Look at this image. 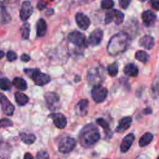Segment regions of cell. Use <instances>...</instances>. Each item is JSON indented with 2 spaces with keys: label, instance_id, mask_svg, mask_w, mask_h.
I'll list each match as a JSON object with an SVG mask.
<instances>
[{
  "label": "cell",
  "instance_id": "6da1fadb",
  "mask_svg": "<svg viewBox=\"0 0 159 159\" xmlns=\"http://www.w3.org/2000/svg\"><path fill=\"white\" fill-rule=\"evenodd\" d=\"M130 43V37L125 32L117 33L113 36L107 44V52L111 56H116L127 50Z\"/></svg>",
  "mask_w": 159,
  "mask_h": 159
},
{
  "label": "cell",
  "instance_id": "7a4b0ae2",
  "mask_svg": "<svg viewBox=\"0 0 159 159\" xmlns=\"http://www.w3.org/2000/svg\"><path fill=\"white\" fill-rule=\"evenodd\" d=\"M100 134L97 127L93 124H89L81 130L79 135V142L84 148H91L99 141Z\"/></svg>",
  "mask_w": 159,
  "mask_h": 159
},
{
  "label": "cell",
  "instance_id": "3957f363",
  "mask_svg": "<svg viewBox=\"0 0 159 159\" xmlns=\"http://www.w3.org/2000/svg\"><path fill=\"white\" fill-rule=\"evenodd\" d=\"M24 72L39 86H43L51 82V77L45 73L41 72L37 68H26Z\"/></svg>",
  "mask_w": 159,
  "mask_h": 159
},
{
  "label": "cell",
  "instance_id": "277c9868",
  "mask_svg": "<svg viewBox=\"0 0 159 159\" xmlns=\"http://www.w3.org/2000/svg\"><path fill=\"white\" fill-rule=\"evenodd\" d=\"M87 79H88L89 83L93 85V86L100 85L101 82H102V79H103L102 68L100 66V65L96 64V65H93L91 68H89Z\"/></svg>",
  "mask_w": 159,
  "mask_h": 159
},
{
  "label": "cell",
  "instance_id": "5b68a950",
  "mask_svg": "<svg viewBox=\"0 0 159 159\" xmlns=\"http://www.w3.org/2000/svg\"><path fill=\"white\" fill-rule=\"evenodd\" d=\"M76 146V141L71 137H63L57 143L58 151L61 153H69Z\"/></svg>",
  "mask_w": 159,
  "mask_h": 159
},
{
  "label": "cell",
  "instance_id": "8992f818",
  "mask_svg": "<svg viewBox=\"0 0 159 159\" xmlns=\"http://www.w3.org/2000/svg\"><path fill=\"white\" fill-rule=\"evenodd\" d=\"M124 14L122 12L117 9H111L106 13L105 16V23H109L114 22L116 25H120L124 22Z\"/></svg>",
  "mask_w": 159,
  "mask_h": 159
},
{
  "label": "cell",
  "instance_id": "52a82bcc",
  "mask_svg": "<svg viewBox=\"0 0 159 159\" xmlns=\"http://www.w3.org/2000/svg\"><path fill=\"white\" fill-rule=\"evenodd\" d=\"M91 95L93 100L96 103H100V102H103L106 99V98L107 97L108 90H107V88L102 86L101 85H94L93 88L92 89Z\"/></svg>",
  "mask_w": 159,
  "mask_h": 159
},
{
  "label": "cell",
  "instance_id": "ba28073f",
  "mask_svg": "<svg viewBox=\"0 0 159 159\" xmlns=\"http://www.w3.org/2000/svg\"><path fill=\"white\" fill-rule=\"evenodd\" d=\"M68 39L71 43L79 48L86 47V40H85V35L79 31L75 30L70 33L68 36Z\"/></svg>",
  "mask_w": 159,
  "mask_h": 159
},
{
  "label": "cell",
  "instance_id": "9c48e42d",
  "mask_svg": "<svg viewBox=\"0 0 159 159\" xmlns=\"http://www.w3.org/2000/svg\"><path fill=\"white\" fill-rule=\"evenodd\" d=\"M45 101L48 105V107L51 111H55L59 108L60 105V98L59 96L55 93H47L44 95Z\"/></svg>",
  "mask_w": 159,
  "mask_h": 159
},
{
  "label": "cell",
  "instance_id": "30bf717a",
  "mask_svg": "<svg viewBox=\"0 0 159 159\" xmlns=\"http://www.w3.org/2000/svg\"><path fill=\"white\" fill-rule=\"evenodd\" d=\"M0 104H1L2 110L5 114L7 116H12L13 114L15 107L2 93H0Z\"/></svg>",
  "mask_w": 159,
  "mask_h": 159
},
{
  "label": "cell",
  "instance_id": "8fae6325",
  "mask_svg": "<svg viewBox=\"0 0 159 159\" xmlns=\"http://www.w3.org/2000/svg\"><path fill=\"white\" fill-rule=\"evenodd\" d=\"M50 118H51L54 122V124L59 129H63L67 125V119L62 113H52L49 115Z\"/></svg>",
  "mask_w": 159,
  "mask_h": 159
},
{
  "label": "cell",
  "instance_id": "7c38bea8",
  "mask_svg": "<svg viewBox=\"0 0 159 159\" xmlns=\"http://www.w3.org/2000/svg\"><path fill=\"white\" fill-rule=\"evenodd\" d=\"M33 12H34V9L31 5L30 2L29 1H25L23 2L22 5V8L20 9V16L23 21L28 20L29 17L32 15Z\"/></svg>",
  "mask_w": 159,
  "mask_h": 159
},
{
  "label": "cell",
  "instance_id": "4fadbf2b",
  "mask_svg": "<svg viewBox=\"0 0 159 159\" xmlns=\"http://www.w3.org/2000/svg\"><path fill=\"white\" fill-rule=\"evenodd\" d=\"M75 21L77 23V25L81 30H85L88 29L90 26V20L87 16L83 14L82 12H78L75 15Z\"/></svg>",
  "mask_w": 159,
  "mask_h": 159
},
{
  "label": "cell",
  "instance_id": "5bb4252c",
  "mask_svg": "<svg viewBox=\"0 0 159 159\" xmlns=\"http://www.w3.org/2000/svg\"><path fill=\"white\" fill-rule=\"evenodd\" d=\"M142 21L143 23L144 24V26L149 27V26H152L154 23L156 21V14L155 12H153L151 10H147L144 11L142 13Z\"/></svg>",
  "mask_w": 159,
  "mask_h": 159
},
{
  "label": "cell",
  "instance_id": "9a60e30c",
  "mask_svg": "<svg viewBox=\"0 0 159 159\" xmlns=\"http://www.w3.org/2000/svg\"><path fill=\"white\" fill-rule=\"evenodd\" d=\"M103 37V32L101 29H96L93 31L89 37V42L92 46H96L99 44Z\"/></svg>",
  "mask_w": 159,
  "mask_h": 159
},
{
  "label": "cell",
  "instance_id": "2e32d148",
  "mask_svg": "<svg viewBox=\"0 0 159 159\" xmlns=\"http://www.w3.org/2000/svg\"><path fill=\"white\" fill-rule=\"evenodd\" d=\"M89 101L86 99H82L79 101L75 107L76 114L79 116H85L88 113Z\"/></svg>",
  "mask_w": 159,
  "mask_h": 159
},
{
  "label": "cell",
  "instance_id": "e0dca14e",
  "mask_svg": "<svg viewBox=\"0 0 159 159\" xmlns=\"http://www.w3.org/2000/svg\"><path fill=\"white\" fill-rule=\"evenodd\" d=\"M135 136L134 134H129L127 136L124 137V138L123 139L122 143L120 144V151L123 153H126L129 151V149L130 148V147L133 144L134 141Z\"/></svg>",
  "mask_w": 159,
  "mask_h": 159
},
{
  "label": "cell",
  "instance_id": "ac0fdd59",
  "mask_svg": "<svg viewBox=\"0 0 159 159\" xmlns=\"http://www.w3.org/2000/svg\"><path fill=\"white\" fill-rule=\"evenodd\" d=\"M139 45L146 50H151L155 46V39L150 35H145L139 40Z\"/></svg>",
  "mask_w": 159,
  "mask_h": 159
},
{
  "label": "cell",
  "instance_id": "d6986e66",
  "mask_svg": "<svg viewBox=\"0 0 159 159\" xmlns=\"http://www.w3.org/2000/svg\"><path fill=\"white\" fill-rule=\"evenodd\" d=\"M132 123V118L130 116H125L120 120L119 125L116 128V131L118 133H123L126 131L130 127Z\"/></svg>",
  "mask_w": 159,
  "mask_h": 159
},
{
  "label": "cell",
  "instance_id": "ffe728a7",
  "mask_svg": "<svg viewBox=\"0 0 159 159\" xmlns=\"http://www.w3.org/2000/svg\"><path fill=\"white\" fill-rule=\"evenodd\" d=\"M11 20L10 15L8 12L7 9L0 2V27L7 24Z\"/></svg>",
  "mask_w": 159,
  "mask_h": 159
},
{
  "label": "cell",
  "instance_id": "44dd1931",
  "mask_svg": "<svg viewBox=\"0 0 159 159\" xmlns=\"http://www.w3.org/2000/svg\"><path fill=\"white\" fill-rule=\"evenodd\" d=\"M47 23L43 19H40L37 23V37H43L47 33Z\"/></svg>",
  "mask_w": 159,
  "mask_h": 159
},
{
  "label": "cell",
  "instance_id": "7402d4cb",
  "mask_svg": "<svg viewBox=\"0 0 159 159\" xmlns=\"http://www.w3.org/2000/svg\"><path fill=\"white\" fill-rule=\"evenodd\" d=\"M124 73H125L127 75L130 76V77H136L138 76V72H139V70L137 65H135L134 64H128L125 66L124 68Z\"/></svg>",
  "mask_w": 159,
  "mask_h": 159
},
{
  "label": "cell",
  "instance_id": "603a6c76",
  "mask_svg": "<svg viewBox=\"0 0 159 159\" xmlns=\"http://www.w3.org/2000/svg\"><path fill=\"white\" fill-rule=\"evenodd\" d=\"M11 152V148L9 144L0 143V159H8Z\"/></svg>",
  "mask_w": 159,
  "mask_h": 159
},
{
  "label": "cell",
  "instance_id": "cb8c5ba5",
  "mask_svg": "<svg viewBox=\"0 0 159 159\" xmlns=\"http://www.w3.org/2000/svg\"><path fill=\"white\" fill-rule=\"evenodd\" d=\"M153 134L152 133H145L139 140V145L140 147H145V146L148 145L153 140Z\"/></svg>",
  "mask_w": 159,
  "mask_h": 159
},
{
  "label": "cell",
  "instance_id": "d4e9b609",
  "mask_svg": "<svg viewBox=\"0 0 159 159\" xmlns=\"http://www.w3.org/2000/svg\"><path fill=\"white\" fill-rule=\"evenodd\" d=\"M15 99L16 103L19 106H20V107L26 105L28 102V101H29L27 96L25 94H23V93H20V92H16L15 93Z\"/></svg>",
  "mask_w": 159,
  "mask_h": 159
},
{
  "label": "cell",
  "instance_id": "484cf974",
  "mask_svg": "<svg viewBox=\"0 0 159 159\" xmlns=\"http://www.w3.org/2000/svg\"><path fill=\"white\" fill-rule=\"evenodd\" d=\"M12 85L16 89L20 90H26L27 88V84L26 82L22 78H15L12 81Z\"/></svg>",
  "mask_w": 159,
  "mask_h": 159
},
{
  "label": "cell",
  "instance_id": "4316f807",
  "mask_svg": "<svg viewBox=\"0 0 159 159\" xmlns=\"http://www.w3.org/2000/svg\"><path fill=\"white\" fill-rule=\"evenodd\" d=\"M135 58L138 61H139L143 62V63H146V62L148 61L149 58H150V56H149V54L146 51H138L135 54Z\"/></svg>",
  "mask_w": 159,
  "mask_h": 159
},
{
  "label": "cell",
  "instance_id": "83f0119b",
  "mask_svg": "<svg viewBox=\"0 0 159 159\" xmlns=\"http://www.w3.org/2000/svg\"><path fill=\"white\" fill-rule=\"evenodd\" d=\"M22 141L26 144H31L36 141L35 135L33 134H21L20 135Z\"/></svg>",
  "mask_w": 159,
  "mask_h": 159
},
{
  "label": "cell",
  "instance_id": "f1b7e54d",
  "mask_svg": "<svg viewBox=\"0 0 159 159\" xmlns=\"http://www.w3.org/2000/svg\"><path fill=\"white\" fill-rule=\"evenodd\" d=\"M21 35L22 38L23 40H27L30 37V26L28 23H25L23 26H21Z\"/></svg>",
  "mask_w": 159,
  "mask_h": 159
},
{
  "label": "cell",
  "instance_id": "f546056e",
  "mask_svg": "<svg viewBox=\"0 0 159 159\" xmlns=\"http://www.w3.org/2000/svg\"><path fill=\"white\" fill-rule=\"evenodd\" d=\"M12 87V83L7 78L0 79V89L2 90H9Z\"/></svg>",
  "mask_w": 159,
  "mask_h": 159
},
{
  "label": "cell",
  "instance_id": "4dcf8cb0",
  "mask_svg": "<svg viewBox=\"0 0 159 159\" xmlns=\"http://www.w3.org/2000/svg\"><path fill=\"white\" fill-rule=\"evenodd\" d=\"M107 71H108L109 75L112 77H115L118 74V64L116 62L108 65L107 67Z\"/></svg>",
  "mask_w": 159,
  "mask_h": 159
},
{
  "label": "cell",
  "instance_id": "1f68e13d",
  "mask_svg": "<svg viewBox=\"0 0 159 159\" xmlns=\"http://www.w3.org/2000/svg\"><path fill=\"white\" fill-rule=\"evenodd\" d=\"M96 123H97V124H99L100 127H102L107 132H110V130H110V125H109L108 123H107L105 120L102 119V118H99V119L96 120Z\"/></svg>",
  "mask_w": 159,
  "mask_h": 159
},
{
  "label": "cell",
  "instance_id": "d6a6232c",
  "mask_svg": "<svg viewBox=\"0 0 159 159\" xmlns=\"http://www.w3.org/2000/svg\"><path fill=\"white\" fill-rule=\"evenodd\" d=\"M114 6V2L111 0H103L101 2V7L102 9H110L111 8L113 7Z\"/></svg>",
  "mask_w": 159,
  "mask_h": 159
},
{
  "label": "cell",
  "instance_id": "836d02e7",
  "mask_svg": "<svg viewBox=\"0 0 159 159\" xmlns=\"http://www.w3.org/2000/svg\"><path fill=\"white\" fill-rule=\"evenodd\" d=\"M12 122L10 120L7 119V118H4V119L0 120V128L2 127H12Z\"/></svg>",
  "mask_w": 159,
  "mask_h": 159
},
{
  "label": "cell",
  "instance_id": "e575fe53",
  "mask_svg": "<svg viewBox=\"0 0 159 159\" xmlns=\"http://www.w3.org/2000/svg\"><path fill=\"white\" fill-rule=\"evenodd\" d=\"M152 92L153 94L158 95L159 94V79L155 80L152 86Z\"/></svg>",
  "mask_w": 159,
  "mask_h": 159
},
{
  "label": "cell",
  "instance_id": "d590c367",
  "mask_svg": "<svg viewBox=\"0 0 159 159\" xmlns=\"http://www.w3.org/2000/svg\"><path fill=\"white\" fill-rule=\"evenodd\" d=\"M6 57H7V60L9 61H14L17 59V54L14 51H8L7 54H6Z\"/></svg>",
  "mask_w": 159,
  "mask_h": 159
},
{
  "label": "cell",
  "instance_id": "8d00e7d4",
  "mask_svg": "<svg viewBox=\"0 0 159 159\" xmlns=\"http://www.w3.org/2000/svg\"><path fill=\"white\" fill-rule=\"evenodd\" d=\"M37 159H50V157L47 152H45V151H40V152L37 154Z\"/></svg>",
  "mask_w": 159,
  "mask_h": 159
},
{
  "label": "cell",
  "instance_id": "74e56055",
  "mask_svg": "<svg viewBox=\"0 0 159 159\" xmlns=\"http://www.w3.org/2000/svg\"><path fill=\"white\" fill-rule=\"evenodd\" d=\"M130 1H128V0H120L119 1L120 6L124 9H127V7H128V6L130 5Z\"/></svg>",
  "mask_w": 159,
  "mask_h": 159
},
{
  "label": "cell",
  "instance_id": "f35d334b",
  "mask_svg": "<svg viewBox=\"0 0 159 159\" xmlns=\"http://www.w3.org/2000/svg\"><path fill=\"white\" fill-rule=\"evenodd\" d=\"M151 4H152V7L155 10L159 11V1H152Z\"/></svg>",
  "mask_w": 159,
  "mask_h": 159
},
{
  "label": "cell",
  "instance_id": "ab89813d",
  "mask_svg": "<svg viewBox=\"0 0 159 159\" xmlns=\"http://www.w3.org/2000/svg\"><path fill=\"white\" fill-rule=\"evenodd\" d=\"M47 6V3L45 2H39L38 3H37V9H40V10H42V9H43L44 8H46Z\"/></svg>",
  "mask_w": 159,
  "mask_h": 159
},
{
  "label": "cell",
  "instance_id": "60d3db41",
  "mask_svg": "<svg viewBox=\"0 0 159 159\" xmlns=\"http://www.w3.org/2000/svg\"><path fill=\"white\" fill-rule=\"evenodd\" d=\"M20 59H21V61H23L27 62V61H29L30 60V56L28 55V54H22V56H21V57H20Z\"/></svg>",
  "mask_w": 159,
  "mask_h": 159
},
{
  "label": "cell",
  "instance_id": "b9f144b4",
  "mask_svg": "<svg viewBox=\"0 0 159 159\" xmlns=\"http://www.w3.org/2000/svg\"><path fill=\"white\" fill-rule=\"evenodd\" d=\"M23 159H34V157L32 156V155L30 153H26L25 154L24 157H23Z\"/></svg>",
  "mask_w": 159,
  "mask_h": 159
},
{
  "label": "cell",
  "instance_id": "7bdbcfd3",
  "mask_svg": "<svg viewBox=\"0 0 159 159\" xmlns=\"http://www.w3.org/2000/svg\"><path fill=\"white\" fill-rule=\"evenodd\" d=\"M152 113V110L151 108H147L145 110H144V114H151Z\"/></svg>",
  "mask_w": 159,
  "mask_h": 159
},
{
  "label": "cell",
  "instance_id": "ee69618b",
  "mask_svg": "<svg viewBox=\"0 0 159 159\" xmlns=\"http://www.w3.org/2000/svg\"><path fill=\"white\" fill-rule=\"evenodd\" d=\"M53 13H54V10H53L52 9H49L48 11H47L45 14H46V16H51L52 15Z\"/></svg>",
  "mask_w": 159,
  "mask_h": 159
},
{
  "label": "cell",
  "instance_id": "f6af8a7d",
  "mask_svg": "<svg viewBox=\"0 0 159 159\" xmlns=\"http://www.w3.org/2000/svg\"><path fill=\"white\" fill-rule=\"evenodd\" d=\"M4 56H5V53L3 52L2 51H1V50H0V59L2 58V57H4Z\"/></svg>",
  "mask_w": 159,
  "mask_h": 159
},
{
  "label": "cell",
  "instance_id": "bcb514c9",
  "mask_svg": "<svg viewBox=\"0 0 159 159\" xmlns=\"http://www.w3.org/2000/svg\"><path fill=\"white\" fill-rule=\"evenodd\" d=\"M79 81L81 80V77H79V76H76V78H75V82H79Z\"/></svg>",
  "mask_w": 159,
  "mask_h": 159
},
{
  "label": "cell",
  "instance_id": "7dc6e473",
  "mask_svg": "<svg viewBox=\"0 0 159 159\" xmlns=\"http://www.w3.org/2000/svg\"><path fill=\"white\" fill-rule=\"evenodd\" d=\"M158 159H159V157H158Z\"/></svg>",
  "mask_w": 159,
  "mask_h": 159
},
{
  "label": "cell",
  "instance_id": "c3c4849f",
  "mask_svg": "<svg viewBox=\"0 0 159 159\" xmlns=\"http://www.w3.org/2000/svg\"><path fill=\"white\" fill-rule=\"evenodd\" d=\"M106 159H108V158H106Z\"/></svg>",
  "mask_w": 159,
  "mask_h": 159
}]
</instances>
